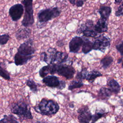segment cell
Returning <instances> with one entry per match:
<instances>
[{
    "instance_id": "obj_13",
    "label": "cell",
    "mask_w": 123,
    "mask_h": 123,
    "mask_svg": "<svg viewBox=\"0 0 123 123\" xmlns=\"http://www.w3.org/2000/svg\"><path fill=\"white\" fill-rule=\"evenodd\" d=\"M83 39L82 37L75 36L70 40L69 44V51L72 53H77L82 46Z\"/></svg>"
},
{
    "instance_id": "obj_22",
    "label": "cell",
    "mask_w": 123,
    "mask_h": 123,
    "mask_svg": "<svg viewBox=\"0 0 123 123\" xmlns=\"http://www.w3.org/2000/svg\"><path fill=\"white\" fill-rule=\"evenodd\" d=\"M26 85L29 88L30 91L33 93H37L38 91V85L33 79H28L25 81Z\"/></svg>"
},
{
    "instance_id": "obj_25",
    "label": "cell",
    "mask_w": 123,
    "mask_h": 123,
    "mask_svg": "<svg viewBox=\"0 0 123 123\" xmlns=\"http://www.w3.org/2000/svg\"><path fill=\"white\" fill-rule=\"evenodd\" d=\"M84 84L81 81L79 80H73L71 82L70 85L68 86V89L69 90H73L75 88H80L83 86Z\"/></svg>"
},
{
    "instance_id": "obj_38",
    "label": "cell",
    "mask_w": 123,
    "mask_h": 123,
    "mask_svg": "<svg viewBox=\"0 0 123 123\" xmlns=\"http://www.w3.org/2000/svg\"></svg>"
},
{
    "instance_id": "obj_33",
    "label": "cell",
    "mask_w": 123,
    "mask_h": 123,
    "mask_svg": "<svg viewBox=\"0 0 123 123\" xmlns=\"http://www.w3.org/2000/svg\"><path fill=\"white\" fill-rule=\"evenodd\" d=\"M56 45L59 47H62V46L63 45V42L61 40H59L58 41H57Z\"/></svg>"
},
{
    "instance_id": "obj_27",
    "label": "cell",
    "mask_w": 123,
    "mask_h": 123,
    "mask_svg": "<svg viewBox=\"0 0 123 123\" xmlns=\"http://www.w3.org/2000/svg\"><path fill=\"white\" fill-rule=\"evenodd\" d=\"M0 76L6 80H11V77L8 71L2 66L0 65Z\"/></svg>"
},
{
    "instance_id": "obj_34",
    "label": "cell",
    "mask_w": 123,
    "mask_h": 123,
    "mask_svg": "<svg viewBox=\"0 0 123 123\" xmlns=\"http://www.w3.org/2000/svg\"><path fill=\"white\" fill-rule=\"evenodd\" d=\"M122 2H123V0H114V3L116 4L121 3Z\"/></svg>"
},
{
    "instance_id": "obj_16",
    "label": "cell",
    "mask_w": 123,
    "mask_h": 123,
    "mask_svg": "<svg viewBox=\"0 0 123 123\" xmlns=\"http://www.w3.org/2000/svg\"><path fill=\"white\" fill-rule=\"evenodd\" d=\"M100 18L108 20L111 12V8L110 6H101L98 10Z\"/></svg>"
},
{
    "instance_id": "obj_3",
    "label": "cell",
    "mask_w": 123,
    "mask_h": 123,
    "mask_svg": "<svg viewBox=\"0 0 123 123\" xmlns=\"http://www.w3.org/2000/svg\"><path fill=\"white\" fill-rule=\"evenodd\" d=\"M36 112L42 115L51 116L55 115L60 109V106L57 102L52 99L43 98L38 104L33 106Z\"/></svg>"
},
{
    "instance_id": "obj_20",
    "label": "cell",
    "mask_w": 123,
    "mask_h": 123,
    "mask_svg": "<svg viewBox=\"0 0 123 123\" xmlns=\"http://www.w3.org/2000/svg\"><path fill=\"white\" fill-rule=\"evenodd\" d=\"M102 75V74H101L100 72L96 70H93L90 72H88L85 79L90 83H93L97 77Z\"/></svg>"
},
{
    "instance_id": "obj_36",
    "label": "cell",
    "mask_w": 123,
    "mask_h": 123,
    "mask_svg": "<svg viewBox=\"0 0 123 123\" xmlns=\"http://www.w3.org/2000/svg\"><path fill=\"white\" fill-rule=\"evenodd\" d=\"M122 67H123V62H122Z\"/></svg>"
},
{
    "instance_id": "obj_17",
    "label": "cell",
    "mask_w": 123,
    "mask_h": 123,
    "mask_svg": "<svg viewBox=\"0 0 123 123\" xmlns=\"http://www.w3.org/2000/svg\"><path fill=\"white\" fill-rule=\"evenodd\" d=\"M107 85L109 87V88L111 91L112 93L118 94L120 91L121 86L118 82L114 79H112L108 81Z\"/></svg>"
},
{
    "instance_id": "obj_32",
    "label": "cell",
    "mask_w": 123,
    "mask_h": 123,
    "mask_svg": "<svg viewBox=\"0 0 123 123\" xmlns=\"http://www.w3.org/2000/svg\"><path fill=\"white\" fill-rule=\"evenodd\" d=\"M79 0H69L70 3H71L72 4L74 5H75L76 2L77 1H79ZM84 0L85 2H86V0Z\"/></svg>"
},
{
    "instance_id": "obj_10",
    "label": "cell",
    "mask_w": 123,
    "mask_h": 123,
    "mask_svg": "<svg viewBox=\"0 0 123 123\" xmlns=\"http://www.w3.org/2000/svg\"><path fill=\"white\" fill-rule=\"evenodd\" d=\"M57 50L54 48H49L47 51L42 52L40 54V60L47 64L55 63V54Z\"/></svg>"
},
{
    "instance_id": "obj_28",
    "label": "cell",
    "mask_w": 123,
    "mask_h": 123,
    "mask_svg": "<svg viewBox=\"0 0 123 123\" xmlns=\"http://www.w3.org/2000/svg\"><path fill=\"white\" fill-rule=\"evenodd\" d=\"M88 73V71L86 69H83L81 71L78 72L76 75L75 78L79 81H81L83 79H85Z\"/></svg>"
},
{
    "instance_id": "obj_23",
    "label": "cell",
    "mask_w": 123,
    "mask_h": 123,
    "mask_svg": "<svg viewBox=\"0 0 123 123\" xmlns=\"http://www.w3.org/2000/svg\"><path fill=\"white\" fill-rule=\"evenodd\" d=\"M113 61V59L111 56H106L101 60L100 62L102 67L104 69H106L111 65Z\"/></svg>"
},
{
    "instance_id": "obj_37",
    "label": "cell",
    "mask_w": 123,
    "mask_h": 123,
    "mask_svg": "<svg viewBox=\"0 0 123 123\" xmlns=\"http://www.w3.org/2000/svg\"><path fill=\"white\" fill-rule=\"evenodd\" d=\"M122 91H123V88H122Z\"/></svg>"
},
{
    "instance_id": "obj_35",
    "label": "cell",
    "mask_w": 123,
    "mask_h": 123,
    "mask_svg": "<svg viewBox=\"0 0 123 123\" xmlns=\"http://www.w3.org/2000/svg\"><path fill=\"white\" fill-rule=\"evenodd\" d=\"M121 104H122V105L123 106V101H122V103H121Z\"/></svg>"
},
{
    "instance_id": "obj_6",
    "label": "cell",
    "mask_w": 123,
    "mask_h": 123,
    "mask_svg": "<svg viewBox=\"0 0 123 123\" xmlns=\"http://www.w3.org/2000/svg\"><path fill=\"white\" fill-rule=\"evenodd\" d=\"M94 22L91 20H87L82 24L77 30L78 33H82L83 36L87 37H95L98 35V33L94 29Z\"/></svg>"
},
{
    "instance_id": "obj_26",
    "label": "cell",
    "mask_w": 123,
    "mask_h": 123,
    "mask_svg": "<svg viewBox=\"0 0 123 123\" xmlns=\"http://www.w3.org/2000/svg\"><path fill=\"white\" fill-rule=\"evenodd\" d=\"M106 114V113L104 112L103 111H96L95 113L92 115V118H91V122L92 123L96 122L98 120H99L100 118L104 116Z\"/></svg>"
},
{
    "instance_id": "obj_9",
    "label": "cell",
    "mask_w": 123,
    "mask_h": 123,
    "mask_svg": "<svg viewBox=\"0 0 123 123\" xmlns=\"http://www.w3.org/2000/svg\"><path fill=\"white\" fill-rule=\"evenodd\" d=\"M24 13V7L22 4L17 3L12 6L9 10V14L14 22L19 20Z\"/></svg>"
},
{
    "instance_id": "obj_7",
    "label": "cell",
    "mask_w": 123,
    "mask_h": 123,
    "mask_svg": "<svg viewBox=\"0 0 123 123\" xmlns=\"http://www.w3.org/2000/svg\"><path fill=\"white\" fill-rule=\"evenodd\" d=\"M111 45V39L107 36L101 35L96 38L93 42V49L100 50L104 52Z\"/></svg>"
},
{
    "instance_id": "obj_24",
    "label": "cell",
    "mask_w": 123,
    "mask_h": 123,
    "mask_svg": "<svg viewBox=\"0 0 123 123\" xmlns=\"http://www.w3.org/2000/svg\"><path fill=\"white\" fill-rule=\"evenodd\" d=\"M19 121H18L16 118L12 114L6 115L5 114L3 115V117L0 120V123H19Z\"/></svg>"
},
{
    "instance_id": "obj_29",
    "label": "cell",
    "mask_w": 123,
    "mask_h": 123,
    "mask_svg": "<svg viewBox=\"0 0 123 123\" xmlns=\"http://www.w3.org/2000/svg\"><path fill=\"white\" fill-rule=\"evenodd\" d=\"M10 38L11 37L8 34H4L0 35V45L3 46L6 44Z\"/></svg>"
},
{
    "instance_id": "obj_19",
    "label": "cell",
    "mask_w": 123,
    "mask_h": 123,
    "mask_svg": "<svg viewBox=\"0 0 123 123\" xmlns=\"http://www.w3.org/2000/svg\"><path fill=\"white\" fill-rule=\"evenodd\" d=\"M68 58V54L64 52L57 51L55 54V62L61 64L67 61Z\"/></svg>"
},
{
    "instance_id": "obj_21",
    "label": "cell",
    "mask_w": 123,
    "mask_h": 123,
    "mask_svg": "<svg viewBox=\"0 0 123 123\" xmlns=\"http://www.w3.org/2000/svg\"><path fill=\"white\" fill-rule=\"evenodd\" d=\"M112 92L109 89L105 87L101 88L98 93V97L102 99H105L109 98L112 95Z\"/></svg>"
},
{
    "instance_id": "obj_4",
    "label": "cell",
    "mask_w": 123,
    "mask_h": 123,
    "mask_svg": "<svg viewBox=\"0 0 123 123\" xmlns=\"http://www.w3.org/2000/svg\"><path fill=\"white\" fill-rule=\"evenodd\" d=\"M61 10L58 7H50L40 10L37 14V25L39 26H44L48 22L58 17Z\"/></svg>"
},
{
    "instance_id": "obj_11",
    "label": "cell",
    "mask_w": 123,
    "mask_h": 123,
    "mask_svg": "<svg viewBox=\"0 0 123 123\" xmlns=\"http://www.w3.org/2000/svg\"><path fill=\"white\" fill-rule=\"evenodd\" d=\"M79 113L78 119L80 123H89L92 118V114L88 107L85 106L79 109L77 111Z\"/></svg>"
},
{
    "instance_id": "obj_14",
    "label": "cell",
    "mask_w": 123,
    "mask_h": 123,
    "mask_svg": "<svg viewBox=\"0 0 123 123\" xmlns=\"http://www.w3.org/2000/svg\"><path fill=\"white\" fill-rule=\"evenodd\" d=\"M32 33L30 28L24 27L18 29L15 33V37L17 40L20 41L29 38Z\"/></svg>"
},
{
    "instance_id": "obj_15",
    "label": "cell",
    "mask_w": 123,
    "mask_h": 123,
    "mask_svg": "<svg viewBox=\"0 0 123 123\" xmlns=\"http://www.w3.org/2000/svg\"><path fill=\"white\" fill-rule=\"evenodd\" d=\"M94 29L98 34L107 32L108 29L107 20L100 18L94 25Z\"/></svg>"
},
{
    "instance_id": "obj_31",
    "label": "cell",
    "mask_w": 123,
    "mask_h": 123,
    "mask_svg": "<svg viewBox=\"0 0 123 123\" xmlns=\"http://www.w3.org/2000/svg\"><path fill=\"white\" fill-rule=\"evenodd\" d=\"M116 49L122 56H123V41L120 44L116 45Z\"/></svg>"
},
{
    "instance_id": "obj_1",
    "label": "cell",
    "mask_w": 123,
    "mask_h": 123,
    "mask_svg": "<svg viewBox=\"0 0 123 123\" xmlns=\"http://www.w3.org/2000/svg\"><path fill=\"white\" fill-rule=\"evenodd\" d=\"M36 49L34 46V40L29 38L22 43L14 55V61L16 66H22L26 64L34 57Z\"/></svg>"
},
{
    "instance_id": "obj_8",
    "label": "cell",
    "mask_w": 123,
    "mask_h": 123,
    "mask_svg": "<svg viewBox=\"0 0 123 123\" xmlns=\"http://www.w3.org/2000/svg\"><path fill=\"white\" fill-rule=\"evenodd\" d=\"M75 73V70L71 65L58 63L57 73L59 75L62 76L67 79L73 78Z\"/></svg>"
},
{
    "instance_id": "obj_18",
    "label": "cell",
    "mask_w": 123,
    "mask_h": 123,
    "mask_svg": "<svg viewBox=\"0 0 123 123\" xmlns=\"http://www.w3.org/2000/svg\"><path fill=\"white\" fill-rule=\"evenodd\" d=\"M83 42L82 44V51L84 54H87L93 49V42H92L88 38H83Z\"/></svg>"
},
{
    "instance_id": "obj_30",
    "label": "cell",
    "mask_w": 123,
    "mask_h": 123,
    "mask_svg": "<svg viewBox=\"0 0 123 123\" xmlns=\"http://www.w3.org/2000/svg\"><path fill=\"white\" fill-rule=\"evenodd\" d=\"M115 15L117 17L123 16V2L118 7L115 12Z\"/></svg>"
},
{
    "instance_id": "obj_12",
    "label": "cell",
    "mask_w": 123,
    "mask_h": 123,
    "mask_svg": "<svg viewBox=\"0 0 123 123\" xmlns=\"http://www.w3.org/2000/svg\"><path fill=\"white\" fill-rule=\"evenodd\" d=\"M42 82L48 87L59 89L61 80H60L56 76L52 74L51 75H47L43 78Z\"/></svg>"
},
{
    "instance_id": "obj_5",
    "label": "cell",
    "mask_w": 123,
    "mask_h": 123,
    "mask_svg": "<svg viewBox=\"0 0 123 123\" xmlns=\"http://www.w3.org/2000/svg\"><path fill=\"white\" fill-rule=\"evenodd\" d=\"M22 4L24 7V15L21 22L24 27L32 26L35 22L33 0H22Z\"/></svg>"
},
{
    "instance_id": "obj_2",
    "label": "cell",
    "mask_w": 123,
    "mask_h": 123,
    "mask_svg": "<svg viewBox=\"0 0 123 123\" xmlns=\"http://www.w3.org/2000/svg\"><path fill=\"white\" fill-rule=\"evenodd\" d=\"M11 112L17 115L19 120H31L33 119L31 108L28 104L23 100L13 102L10 106Z\"/></svg>"
}]
</instances>
